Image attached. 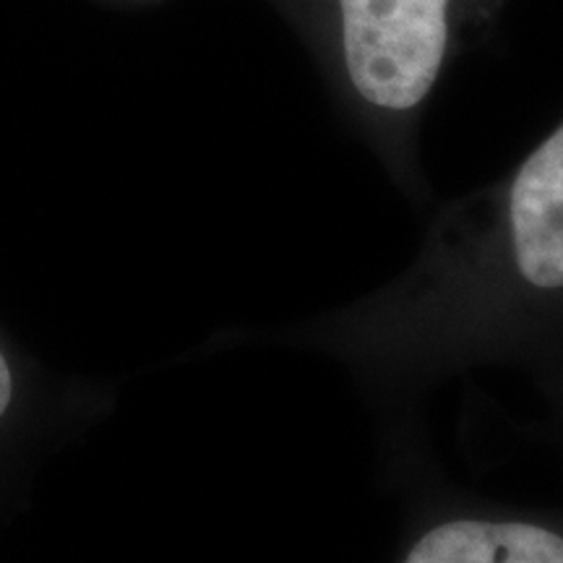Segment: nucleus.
I'll list each match as a JSON object with an SVG mask.
<instances>
[{"label": "nucleus", "instance_id": "f257e3e1", "mask_svg": "<svg viewBox=\"0 0 563 563\" xmlns=\"http://www.w3.org/2000/svg\"><path fill=\"white\" fill-rule=\"evenodd\" d=\"M352 87L382 110H412L446 53L449 0H340Z\"/></svg>", "mask_w": 563, "mask_h": 563}, {"label": "nucleus", "instance_id": "f03ea898", "mask_svg": "<svg viewBox=\"0 0 563 563\" xmlns=\"http://www.w3.org/2000/svg\"><path fill=\"white\" fill-rule=\"evenodd\" d=\"M517 272L538 290H563V125L534 150L509 194Z\"/></svg>", "mask_w": 563, "mask_h": 563}, {"label": "nucleus", "instance_id": "7ed1b4c3", "mask_svg": "<svg viewBox=\"0 0 563 563\" xmlns=\"http://www.w3.org/2000/svg\"><path fill=\"white\" fill-rule=\"evenodd\" d=\"M399 563H563V534L496 517H454L428 527Z\"/></svg>", "mask_w": 563, "mask_h": 563}, {"label": "nucleus", "instance_id": "20e7f679", "mask_svg": "<svg viewBox=\"0 0 563 563\" xmlns=\"http://www.w3.org/2000/svg\"><path fill=\"white\" fill-rule=\"evenodd\" d=\"M11 397H13V376H11L9 363H5L3 352H0V418H3V412L9 410Z\"/></svg>", "mask_w": 563, "mask_h": 563}]
</instances>
